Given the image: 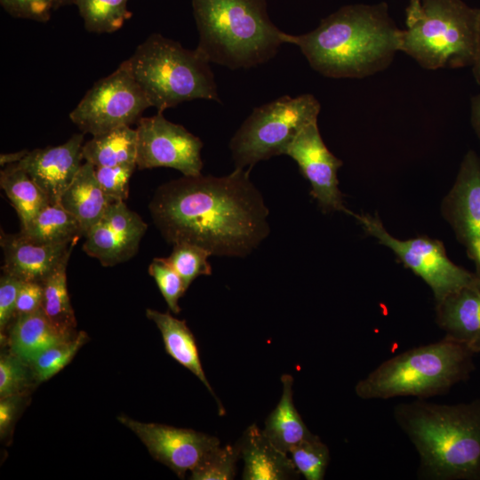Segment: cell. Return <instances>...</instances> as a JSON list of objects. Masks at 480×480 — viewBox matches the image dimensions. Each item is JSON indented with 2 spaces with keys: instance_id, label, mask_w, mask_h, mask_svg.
<instances>
[{
  "instance_id": "6da1fadb",
  "label": "cell",
  "mask_w": 480,
  "mask_h": 480,
  "mask_svg": "<svg viewBox=\"0 0 480 480\" xmlns=\"http://www.w3.org/2000/svg\"><path fill=\"white\" fill-rule=\"evenodd\" d=\"M250 170L182 176L161 185L149 211L170 244L200 246L211 255L245 257L268 236V209Z\"/></svg>"
},
{
  "instance_id": "7a4b0ae2",
  "label": "cell",
  "mask_w": 480,
  "mask_h": 480,
  "mask_svg": "<svg viewBox=\"0 0 480 480\" xmlns=\"http://www.w3.org/2000/svg\"><path fill=\"white\" fill-rule=\"evenodd\" d=\"M402 29L385 3L347 5L314 30L284 32V44L298 46L313 69L332 78H363L385 69L399 52Z\"/></svg>"
},
{
  "instance_id": "3957f363",
  "label": "cell",
  "mask_w": 480,
  "mask_h": 480,
  "mask_svg": "<svg viewBox=\"0 0 480 480\" xmlns=\"http://www.w3.org/2000/svg\"><path fill=\"white\" fill-rule=\"evenodd\" d=\"M394 417L430 480H480V398L441 404L418 399L397 404Z\"/></svg>"
},
{
  "instance_id": "277c9868",
  "label": "cell",
  "mask_w": 480,
  "mask_h": 480,
  "mask_svg": "<svg viewBox=\"0 0 480 480\" xmlns=\"http://www.w3.org/2000/svg\"><path fill=\"white\" fill-rule=\"evenodd\" d=\"M199 33L196 49L230 69L263 64L284 44L265 0H192Z\"/></svg>"
},
{
  "instance_id": "5b68a950",
  "label": "cell",
  "mask_w": 480,
  "mask_h": 480,
  "mask_svg": "<svg viewBox=\"0 0 480 480\" xmlns=\"http://www.w3.org/2000/svg\"><path fill=\"white\" fill-rule=\"evenodd\" d=\"M473 356L467 348L444 337L384 361L357 382L355 392L362 399L442 395L469 378Z\"/></svg>"
},
{
  "instance_id": "8992f818",
  "label": "cell",
  "mask_w": 480,
  "mask_h": 480,
  "mask_svg": "<svg viewBox=\"0 0 480 480\" xmlns=\"http://www.w3.org/2000/svg\"><path fill=\"white\" fill-rule=\"evenodd\" d=\"M480 9L461 0H420L406 8L399 52L429 70L472 67L476 60Z\"/></svg>"
},
{
  "instance_id": "52a82bcc",
  "label": "cell",
  "mask_w": 480,
  "mask_h": 480,
  "mask_svg": "<svg viewBox=\"0 0 480 480\" xmlns=\"http://www.w3.org/2000/svg\"><path fill=\"white\" fill-rule=\"evenodd\" d=\"M132 72L157 112L197 99L220 102L209 60L159 33L151 34L128 59Z\"/></svg>"
},
{
  "instance_id": "ba28073f",
  "label": "cell",
  "mask_w": 480,
  "mask_h": 480,
  "mask_svg": "<svg viewBox=\"0 0 480 480\" xmlns=\"http://www.w3.org/2000/svg\"><path fill=\"white\" fill-rule=\"evenodd\" d=\"M320 109L312 94L284 95L255 108L229 143L236 168L250 170L260 161L284 155L296 135L317 122Z\"/></svg>"
},
{
  "instance_id": "9c48e42d",
  "label": "cell",
  "mask_w": 480,
  "mask_h": 480,
  "mask_svg": "<svg viewBox=\"0 0 480 480\" xmlns=\"http://www.w3.org/2000/svg\"><path fill=\"white\" fill-rule=\"evenodd\" d=\"M149 107L151 102L126 60L113 73L94 83L69 118L83 133L94 136L138 123Z\"/></svg>"
},
{
  "instance_id": "30bf717a",
  "label": "cell",
  "mask_w": 480,
  "mask_h": 480,
  "mask_svg": "<svg viewBox=\"0 0 480 480\" xmlns=\"http://www.w3.org/2000/svg\"><path fill=\"white\" fill-rule=\"evenodd\" d=\"M351 216L368 236L391 250L406 268L429 286L436 303L469 283L475 276V272L456 265L449 259L443 242L438 239L428 236L398 239L388 232L377 214L352 212Z\"/></svg>"
},
{
  "instance_id": "8fae6325",
  "label": "cell",
  "mask_w": 480,
  "mask_h": 480,
  "mask_svg": "<svg viewBox=\"0 0 480 480\" xmlns=\"http://www.w3.org/2000/svg\"><path fill=\"white\" fill-rule=\"evenodd\" d=\"M136 165L140 170L169 167L184 176L202 174V140L184 126L165 119L163 113L137 123Z\"/></svg>"
},
{
  "instance_id": "7c38bea8",
  "label": "cell",
  "mask_w": 480,
  "mask_h": 480,
  "mask_svg": "<svg viewBox=\"0 0 480 480\" xmlns=\"http://www.w3.org/2000/svg\"><path fill=\"white\" fill-rule=\"evenodd\" d=\"M120 423L132 431L150 455L172 469L180 478L193 470L220 440L212 436L188 428L135 420L124 414Z\"/></svg>"
},
{
  "instance_id": "4fadbf2b",
  "label": "cell",
  "mask_w": 480,
  "mask_h": 480,
  "mask_svg": "<svg viewBox=\"0 0 480 480\" xmlns=\"http://www.w3.org/2000/svg\"><path fill=\"white\" fill-rule=\"evenodd\" d=\"M284 155L297 163L310 184V195L324 212L337 211L352 214L344 206L343 195L339 188L337 172L343 163L324 144L317 122L304 127L289 144Z\"/></svg>"
},
{
  "instance_id": "5bb4252c",
  "label": "cell",
  "mask_w": 480,
  "mask_h": 480,
  "mask_svg": "<svg viewBox=\"0 0 480 480\" xmlns=\"http://www.w3.org/2000/svg\"><path fill=\"white\" fill-rule=\"evenodd\" d=\"M441 212L480 276V158L474 150L464 156Z\"/></svg>"
},
{
  "instance_id": "9a60e30c",
  "label": "cell",
  "mask_w": 480,
  "mask_h": 480,
  "mask_svg": "<svg viewBox=\"0 0 480 480\" xmlns=\"http://www.w3.org/2000/svg\"><path fill=\"white\" fill-rule=\"evenodd\" d=\"M147 228V223L124 201H114L86 232L83 250L102 266H114L137 253Z\"/></svg>"
},
{
  "instance_id": "2e32d148",
  "label": "cell",
  "mask_w": 480,
  "mask_h": 480,
  "mask_svg": "<svg viewBox=\"0 0 480 480\" xmlns=\"http://www.w3.org/2000/svg\"><path fill=\"white\" fill-rule=\"evenodd\" d=\"M83 145L84 133H76L61 145L28 151L19 163L50 204H60L61 196L82 166Z\"/></svg>"
},
{
  "instance_id": "e0dca14e",
  "label": "cell",
  "mask_w": 480,
  "mask_h": 480,
  "mask_svg": "<svg viewBox=\"0 0 480 480\" xmlns=\"http://www.w3.org/2000/svg\"><path fill=\"white\" fill-rule=\"evenodd\" d=\"M76 241L38 244L28 240L20 232L6 234L1 231L0 244L4 261L3 271L21 281L43 284L61 262L69 259Z\"/></svg>"
},
{
  "instance_id": "ac0fdd59",
  "label": "cell",
  "mask_w": 480,
  "mask_h": 480,
  "mask_svg": "<svg viewBox=\"0 0 480 480\" xmlns=\"http://www.w3.org/2000/svg\"><path fill=\"white\" fill-rule=\"evenodd\" d=\"M436 322L444 338L480 353V276L436 303Z\"/></svg>"
},
{
  "instance_id": "d6986e66",
  "label": "cell",
  "mask_w": 480,
  "mask_h": 480,
  "mask_svg": "<svg viewBox=\"0 0 480 480\" xmlns=\"http://www.w3.org/2000/svg\"><path fill=\"white\" fill-rule=\"evenodd\" d=\"M237 443L244 460V480L299 479L300 474L289 454L278 449L256 424L248 427Z\"/></svg>"
},
{
  "instance_id": "ffe728a7",
  "label": "cell",
  "mask_w": 480,
  "mask_h": 480,
  "mask_svg": "<svg viewBox=\"0 0 480 480\" xmlns=\"http://www.w3.org/2000/svg\"><path fill=\"white\" fill-rule=\"evenodd\" d=\"M114 201L102 190L95 166L85 161L61 196L60 204L76 219L84 236Z\"/></svg>"
},
{
  "instance_id": "44dd1931",
  "label": "cell",
  "mask_w": 480,
  "mask_h": 480,
  "mask_svg": "<svg viewBox=\"0 0 480 480\" xmlns=\"http://www.w3.org/2000/svg\"><path fill=\"white\" fill-rule=\"evenodd\" d=\"M147 317L151 320L162 334L165 351L179 364L195 374L218 403L219 413L225 414V409L213 392L199 358L196 340L185 320L172 316L169 312H159L155 309L146 310Z\"/></svg>"
},
{
  "instance_id": "7402d4cb",
  "label": "cell",
  "mask_w": 480,
  "mask_h": 480,
  "mask_svg": "<svg viewBox=\"0 0 480 480\" xmlns=\"http://www.w3.org/2000/svg\"><path fill=\"white\" fill-rule=\"evenodd\" d=\"M14 318L8 337L10 352L28 364L48 348L70 340L57 331L42 308Z\"/></svg>"
},
{
  "instance_id": "603a6c76",
  "label": "cell",
  "mask_w": 480,
  "mask_h": 480,
  "mask_svg": "<svg viewBox=\"0 0 480 480\" xmlns=\"http://www.w3.org/2000/svg\"><path fill=\"white\" fill-rule=\"evenodd\" d=\"M283 392L279 403L265 420V436L281 451L290 450L301 441L314 436L303 422L292 401L293 379L290 374L281 377Z\"/></svg>"
},
{
  "instance_id": "cb8c5ba5",
  "label": "cell",
  "mask_w": 480,
  "mask_h": 480,
  "mask_svg": "<svg viewBox=\"0 0 480 480\" xmlns=\"http://www.w3.org/2000/svg\"><path fill=\"white\" fill-rule=\"evenodd\" d=\"M84 160L95 167L136 164L137 131L121 126L97 134L84 143Z\"/></svg>"
},
{
  "instance_id": "d4e9b609",
  "label": "cell",
  "mask_w": 480,
  "mask_h": 480,
  "mask_svg": "<svg viewBox=\"0 0 480 480\" xmlns=\"http://www.w3.org/2000/svg\"><path fill=\"white\" fill-rule=\"evenodd\" d=\"M0 186L14 207L21 229L27 228L48 204L45 194L19 164H11L0 172Z\"/></svg>"
},
{
  "instance_id": "484cf974",
  "label": "cell",
  "mask_w": 480,
  "mask_h": 480,
  "mask_svg": "<svg viewBox=\"0 0 480 480\" xmlns=\"http://www.w3.org/2000/svg\"><path fill=\"white\" fill-rule=\"evenodd\" d=\"M26 238L38 244H63L83 236L76 219L60 204H48L20 231Z\"/></svg>"
},
{
  "instance_id": "4316f807",
  "label": "cell",
  "mask_w": 480,
  "mask_h": 480,
  "mask_svg": "<svg viewBox=\"0 0 480 480\" xmlns=\"http://www.w3.org/2000/svg\"><path fill=\"white\" fill-rule=\"evenodd\" d=\"M68 262V259H66L43 283L44 297L41 308L57 331L64 337L71 339L76 334V321L67 286Z\"/></svg>"
},
{
  "instance_id": "83f0119b",
  "label": "cell",
  "mask_w": 480,
  "mask_h": 480,
  "mask_svg": "<svg viewBox=\"0 0 480 480\" xmlns=\"http://www.w3.org/2000/svg\"><path fill=\"white\" fill-rule=\"evenodd\" d=\"M128 0H75L84 28L92 33H113L118 30L132 13Z\"/></svg>"
},
{
  "instance_id": "f1b7e54d",
  "label": "cell",
  "mask_w": 480,
  "mask_h": 480,
  "mask_svg": "<svg viewBox=\"0 0 480 480\" xmlns=\"http://www.w3.org/2000/svg\"><path fill=\"white\" fill-rule=\"evenodd\" d=\"M296 469L307 480H322L330 460L327 445L314 435L293 446L290 452Z\"/></svg>"
},
{
  "instance_id": "f546056e",
  "label": "cell",
  "mask_w": 480,
  "mask_h": 480,
  "mask_svg": "<svg viewBox=\"0 0 480 480\" xmlns=\"http://www.w3.org/2000/svg\"><path fill=\"white\" fill-rule=\"evenodd\" d=\"M87 340L88 335L84 332H79L72 339L43 352L30 364L36 380L45 381L57 374L70 363Z\"/></svg>"
},
{
  "instance_id": "4dcf8cb0",
  "label": "cell",
  "mask_w": 480,
  "mask_h": 480,
  "mask_svg": "<svg viewBox=\"0 0 480 480\" xmlns=\"http://www.w3.org/2000/svg\"><path fill=\"white\" fill-rule=\"evenodd\" d=\"M241 458L238 443L212 449L202 461L190 471L192 480H231L236 476V464Z\"/></svg>"
},
{
  "instance_id": "1f68e13d",
  "label": "cell",
  "mask_w": 480,
  "mask_h": 480,
  "mask_svg": "<svg viewBox=\"0 0 480 480\" xmlns=\"http://www.w3.org/2000/svg\"><path fill=\"white\" fill-rule=\"evenodd\" d=\"M209 256H211L210 252L200 246L180 243L173 244L171 255L165 260L181 276L188 288L199 276L212 275Z\"/></svg>"
},
{
  "instance_id": "d6a6232c",
  "label": "cell",
  "mask_w": 480,
  "mask_h": 480,
  "mask_svg": "<svg viewBox=\"0 0 480 480\" xmlns=\"http://www.w3.org/2000/svg\"><path fill=\"white\" fill-rule=\"evenodd\" d=\"M148 273L155 279L169 309L179 314L178 300L188 289L181 276L165 258H155L148 267Z\"/></svg>"
},
{
  "instance_id": "836d02e7",
  "label": "cell",
  "mask_w": 480,
  "mask_h": 480,
  "mask_svg": "<svg viewBox=\"0 0 480 480\" xmlns=\"http://www.w3.org/2000/svg\"><path fill=\"white\" fill-rule=\"evenodd\" d=\"M136 167V164L95 167V175L108 197L115 201H125L129 193V180Z\"/></svg>"
},
{
  "instance_id": "e575fe53",
  "label": "cell",
  "mask_w": 480,
  "mask_h": 480,
  "mask_svg": "<svg viewBox=\"0 0 480 480\" xmlns=\"http://www.w3.org/2000/svg\"><path fill=\"white\" fill-rule=\"evenodd\" d=\"M28 365L18 356L1 354L0 357V398L21 395L28 384Z\"/></svg>"
},
{
  "instance_id": "d590c367",
  "label": "cell",
  "mask_w": 480,
  "mask_h": 480,
  "mask_svg": "<svg viewBox=\"0 0 480 480\" xmlns=\"http://www.w3.org/2000/svg\"><path fill=\"white\" fill-rule=\"evenodd\" d=\"M54 0H0L1 6L14 18L46 22Z\"/></svg>"
},
{
  "instance_id": "8d00e7d4",
  "label": "cell",
  "mask_w": 480,
  "mask_h": 480,
  "mask_svg": "<svg viewBox=\"0 0 480 480\" xmlns=\"http://www.w3.org/2000/svg\"><path fill=\"white\" fill-rule=\"evenodd\" d=\"M23 281L4 273L0 279V330L1 333L15 316L17 298Z\"/></svg>"
},
{
  "instance_id": "74e56055",
  "label": "cell",
  "mask_w": 480,
  "mask_h": 480,
  "mask_svg": "<svg viewBox=\"0 0 480 480\" xmlns=\"http://www.w3.org/2000/svg\"><path fill=\"white\" fill-rule=\"evenodd\" d=\"M43 297V284L23 281L17 298L15 316L31 313L39 309L42 307Z\"/></svg>"
},
{
  "instance_id": "f35d334b",
  "label": "cell",
  "mask_w": 480,
  "mask_h": 480,
  "mask_svg": "<svg viewBox=\"0 0 480 480\" xmlns=\"http://www.w3.org/2000/svg\"><path fill=\"white\" fill-rule=\"evenodd\" d=\"M21 395H14L0 400V436L4 438L11 430L18 413Z\"/></svg>"
},
{
  "instance_id": "ab89813d",
  "label": "cell",
  "mask_w": 480,
  "mask_h": 480,
  "mask_svg": "<svg viewBox=\"0 0 480 480\" xmlns=\"http://www.w3.org/2000/svg\"><path fill=\"white\" fill-rule=\"evenodd\" d=\"M471 124L480 140V93L471 99Z\"/></svg>"
},
{
  "instance_id": "60d3db41",
  "label": "cell",
  "mask_w": 480,
  "mask_h": 480,
  "mask_svg": "<svg viewBox=\"0 0 480 480\" xmlns=\"http://www.w3.org/2000/svg\"><path fill=\"white\" fill-rule=\"evenodd\" d=\"M28 153V150H21L14 153H4L0 155V164L4 167L11 164L20 163Z\"/></svg>"
},
{
  "instance_id": "b9f144b4",
  "label": "cell",
  "mask_w": 480,
  "mask_h": 480,
  "mask_svg": "<svg viewBox=\"0 0 480 480\" xmlns=\"http://www.w3.org/2000/svg\"><path fill=\"white\" fill-rule=\"evenodd\" d=\"M474 77L478 84H480V22H479V34H478V45L476 60L472 66Z\"/></svg>"
},
{
  "instance_id": "7bdbcfd3",
  "label": "cell",
  "mask_w": 480,
  "mask_h": 480,
  "mask_svg": "<svg viewBox=\"0 0 480 480\" xmlns=\"http://www.w3.org/2000/svg\"><path fill=\"white\" fill-rule=\"evenodd\" d=\"M74 2L75 0H54L53 9L56 10L61 6L72 4Z\"/></svg>"
},
{
  "instance_id": "ee69618b",
  "label": "cell",
  "mask_w": 480,
  "mask_h": 480,
  "mask_svg": "<svg viewBox=\"0 0 480 480\" xmlns=\"http://www.w3.org/2000/svg\"><path fill=\"white\" fill-rule=\"evenodd\" d=\"M410 3H412V4H420V0H411Z\"/></svg>"
}]
</instances>
